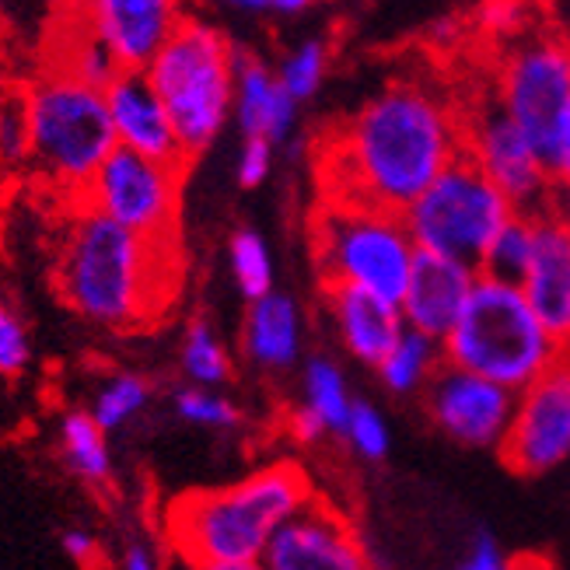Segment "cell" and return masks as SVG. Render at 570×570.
Here are the masks:
<instances>
[{"label":"cell","mask_w":570,"mask_h":570,"mask_svg":"<svg viewBox=\"0 0 570 570\" xmlns=\"http://www.w3.org/2000/svg\"><path fill=\"white\" fill-rule=\"evenodd\" d=\"M462 155V112L449 98L420 81H392L322 140L315 171L322 200L406 214Z\"/></svg>","instance_id":"obj_1"},{"label":"cell","mask_w":570,"mask_h":570,"mask_svg":"<svg viewBox=\"0 0 570 570\" xmlns=\"http://www.w3.org/2000/svg\"><path fill=\"white\" fill-rule=\"evenodd\" d=\"M176 238H144L78 207L60 235L53 284L67 308L102 330H134L176 287Z\"/></svg>","instance_id":"obj_2"},{"label":"cell","mask_w":570,"mask_h":570,"mask_svg":"<svg viewBox=\"0 0 570 570\" xmlns=\"http://www.w3.org/2000/svg\"><path fill=\"white\" fill-rule=\"evenodd\" d=\"M315 498L297 462H274L232 487L186 493L168 508V547L189 570L235 560H263L269 539Z\"/></svg>","instance_id":"obj_3"},{"label":"cell","mask_w":570,"mask_h":570,"mask_svg":"<svg viewBox=\"0 0 570 570\" xmlns=\"http://www.w3.org/2000/svg\"><path fill=\"white\" fill-rule=\"evenodd\" d=\"M444 361L498 382L511 392L529 389L563 354V346L542 326L518 284L483 277L473 297L444 336Z\"/></svg>","instance_id":"obj_4"},{"label":"cell","mask_w":570,"mask_h":570,"mask_svg":"<svg viewBox=\"0 0 570 570\" xmlns=\"http://www.w3.org/2000/svg\"><path fill=\"white\" fill-rule=\"evenodd\" d=\"M235 57L238 49L225 32L210 21L186 18L144 70L176 122L189 161L210 151L235 119Z\"/></svg>","instance_id":"obj_5"},{"label":"cell","mask_w":570,"mask_h":570,"mask_svg":"<svg viewBox=\"0 0 570 570\" xmlns=\"http://www.w3.org/2000/svg\"><path fill=\"white\" fill-rule=\"evenodd\" d=\"M24 106H29L32 130L29 165L53 189L81 196L95 171L119 147L106 91L46 67L24 88Z\"/></svg>","instance_id":"obj_6"},{"label":"cell","mask_w":570,"mask_h":570,"mask_svg":"<svg viewBox=\"0 0 570 570\" xmlns=\"http://www.w3.org/2000/svg\"><path fill=\"white\" fill-rule=\"evenodd\" d=\"M416 253L420 249L403 214L340 200H318L312 214V256L318 287H361L400 305Z\"/></svg>","instance_id":"obj_7"},{"label":"cell","mask_w":570,"mask_h":570,"mask_svg":"<svg viewBox=\"0 0 570 570\" xmlns=\"http://www.w3.org/2000/svg\"><path fill=\"white\" fill-rule=\"evenodd\" d=\"M514 214L522 210H514L508 196L483 176V168L462 155L416 196L403 220L420 253L462 259L480 269L490 242Z\"/></svg>","instance_id":"obj_8"},{"label":"cell","mask_w":570,"mask_h":570,"mask_svg":"<svg viewBox=\"0 0 570 570\" xmlns=\"http://www.w3.org/2000/svg\"><path fill=\"white\" fill-rule=\"evenodd\" d=\"M498 102L547 161L570 109V39L547 29L518 36L501 60Z\"/></svg>","instance_id":"obj_9"},{"label":"cell","mask_w":570,"mask_h":570,"mask_svg":"<svg viewBox=\"0 0 570 570\" xmlns=\"http://www.w3.org/2000/svg\"><path fill=\"white\" fill-rule=\"evenodd\" d=\"M183 171V165H165L116 147L78 200L144 238H176Z\"/></svg>","instance_id":"obj_10"},{"label":"cell","mask_w":570,"mask_h":570,"mask_svg":"<svg viewBox=\"0 0 570 570\" xmlns=\"http://www.w3.org/2000/svg\"><path fill=\"white\" fill-rule=\"evenodd\" d=\"M465 158L483 168V176L498 186L514 210L547 214L553 200V176L535 144L514 127V119L501 109L498 95L487 106L462 116Z\"/></svg>","instance_id":"obj_11"},{"label":"cell","mask_w":570,"mask_h":570,"mask_svg":"<svg viewBox=\"0 0 570 570\" xmlns=\"http://www.w3.org/2000/svg\"><path fill=\"white\" fill-rule=\"evenodd\" d=\"M501 459L518 476H547L570 462V351L529 389L518 392V406Z\"/></svg>","instance_id":"obj_12"},{"label":"cell","mask_w":570,"mask_h":570,"mask_svg":"<svg viewBox=\"0 0 570 570\" xmlns=\"http://www.w3.org/2000/svg\"><path fill=\"white\" fill-rule=\"evenodd\" d=\"M518 406V392L444 361L424 392L431 424L462 449L501 452Z\"/></svg>","instance_id":"obj_13"},{"label":"cell","mask_w":570,"mask_h":570,"mask_svg":"<svg viewBox=\"0 0 570 570\" xmlns=\"http://www.w3.org/2000/svg\"><path fill=\"white\" fill-rule=\"evenodd\" d=\"M70 18L102 39L122 70H147L189 14L186 0H70Z\"/></svg>","instance_id":"obj_14"},{"label":"cell","mask_w":570,"mask_h":570,"mask_svg":"<svg viewBox=\"0 0 570 570\" xmlns=\"http://www.w3.org/2000/svg\"><path fill=\"white\" fill-rule=\"evenodd\" d=\"M266 570H375L361 535L333 504L312 498L277 529L263 553Z\"/></svg>","instance_id":"obj_15"},{"label":"cell","mask_w":570,"mask_h":570,"mask_svg":"<svg viewBox=\"0 0 570 570\" xmlns=\"http://www.w3.org/2000/svg\"><path fill=\"white\" fill-rule=\"evenodd\" d=\"M106 106L119 147L165 165H189L176 122L144 70H119V78L106 88Z\"/></svg>","instance_id":"obj_16"},{"label":"cell","mask_w":570,"mask_h":570,"mask_svg":"<svg viewBox=\"0 0 570 570\" xmlns=\"http://www.w3.org/2000/svg\"><path fill=\"white\" fill-rule=\"evenodd\" d=\"M476 281H480L476 266L438 256V253H416L406 294L400 302L406 330H416L444 343V336H449L455 330V322L462 318L469 297H473Z\"/></svg>","instance_id":"obj_17"},{"label":"cell","mask_w":570,"mask_h":570,"mask_svg":"<svg viewBox=\"0 0 570 570\" xmlns=\"http://www.w3.org/2000/svg\"><path fill=\"white\" fill-rule=\"evenodd\" d=\"M322 308H326L330 326L346 357L371 371L382 364L395 340L406 333L400 305L385 302L379 294H367L361 287L322 284Z\"/></svg>","instance_id":"obj_18"},{"label":"cell","mask_w":570,"mask_h":570,"mask_svg":"<svg viewBox=\"0 0 570 570\" xmlns=\"http://www.w3.org/2000/svg\"><path fill=\"white\" fill-rule=\"evenodd\" d=\"M518 287L550 336L570 351V235L553 214L535 220V256Z\"/></svg>","instance_id":"obj_19"},{"label":"cell","mask_w":570,"mask_h":570,"mask_svg":"<svg viewBox=\"0 0 570 570\" xmlns=\"http://www.w3.org/2000/svg\"><path fill=\"white\" fill-rule=\"evenodd\" d=\"M242 354L266 375H284L305 354V312L291 294L274 291L249 302L242 322Z\"/></svg>","instance_id":"obj_20"},{"label":"cell","mask_w":570,"mask_h":570,"mask_svg":"<svg viewBox=\"0 0 570 570\" xmlns=\"http://www.w3.org/2000/svg\"><path fill=\"white\" fill-rule=\"evenodd\" d=\"M235 122L242 137L287 140L297 122V102L281 85L277 70L263 63L256 53L235 57Z\"/></svg>","instance_id":"obj_21"},{"label":"cell","mask_w":570,"mask_h":570,"mask_svg":"<svg viewBox=\"0 0 570 570\" xmlns=\"http://www.w3.org/2000/svg\"><path fill=\"white\" fill-rule=\"evenodd\" d=\"M444 367V346L441 340H431L416 330H406L400 340H395L392 351L382 357V364L375 367V375L382 382V389L389 395H424L428 385L438 379V371Z\"/></svg>","instance_id":"obj_22"},{"label":"cell","mask_w":570,"mask_h":570,"mask_svg":"<svg viewBox=\"0 0 570 570\" xmlns=\"http://www.w3.org/2000/svg\"><path fill=\"white\" fill-rule=\"evenodd\" d=\"M60 459L73 480L88 487H106L112 480L109 434L98 428L91 410H70L60 420Z\"/></svg>","instance_id":"obj_23"},{"label":"cell","mask_w":570,"mask_h":570,"mask_svg":"<svg viewBox=\"0 0 570 570\" xmlns=\"http://www.w3.org/2000/svg\"><path fill=\"white\" fill-rule=\"evenodd\" d=\"M354 392L346 382L343 367L330 354H312L302 367V406H308L322 424L330 428V434H343L346 420L354 410Z\"/></svg>","instance_id":"obj_24"},{"label":"cell","mask_w":570,"mask_h":570,"mask_svg":"<svg viewBox=\"0 0 570 570\" xmlns=\"http://www.w3.org/2000/svg\"><path fill=\"white\" fill-rule=\"evenodd\" d=\"M53 70H63L70 73V78H78L91 88H109L116 78H119V63L116 57L106 49V42L91 36L81 21H73L63 29V42L57 46V53H53V63H49Z\"/></svg>","instance_id":"obj_25"},{"label":"cell","mask_w":570,"mask_h":570,"mask_svg":"<svg viewBox=\"0 0 570 570\" xmlns=\"http://www.w3.org/2000/svg\"><path fill=\"white\" fill-rule=\"evenodd\" d=\"M228 269L245 302H259V297L277 291L274 253H269V242L256 228H238L228 238Z\"/></svg>","instance_id":"obj_26"},{"label":"cell","mask_w":570,"mask_h":570,"mask_svg":"<svg viewBox=\"0 0 570 570\" xmlns=\"http://www.w3.org/2000/svg\"><path fill=\"white\" fill-rule=\"evenodd\" d=\"M179 364H183V375L189 385L220 389L232 379V354L207 318H193L186 326Z\"/></svg>","instance_id":"obj_27"},{"label":"cell","mask_w":570,"mask_h":570,"mask_svg":"<svg viewBox=\"0 0 570 570\" xmlns=\"http://www.w3.org/2000/svg\"><path fill=\"white\" fill-rule=\"evenodd\" d=\"M535 220L539 214H514L508 225L490 242V249L480 263V274L493 281L522 284L529 263L535 256Z\"/></svg>","instance_id":"obj_28"},{"label":"cell","mask_w":570,"mask_h":570,"mask_svg":"<svg viewBox=\"0 0 570 570\" xmlns=\"http://www.w3.org/2000/svg\"><path fill=\"white\" fill-rule=\"evenodd\" d=\"M151 406V382L137 371H119L102 389L95 392L91 416L98 420V428L106 434H116Z\"/></svg>","instance_id":"obj_29"},{"label":"cell","mask_w":570,"mask_h":570,"mask_svg":"<svg viewBox=\"0 0 570 570\" xmlns=\"http://www.w3.org/2000/svg\"><path fill=\"white\" fill-rule=\"evenodd\" d=\"M171 410L189 428L200 431H235L242 424V410L235 400H228L220 389H204V385H183L171 392Z\"/></svg>","instance_id":"obj_30"},{"label":"cell","mask_w":570,"mask_h":570,"mask_svg":"<svg viewBox=\"0 0 570 570\" xmlns=\"http://www.w3.org/2000/svg\"><path fill=\"white\" fill-rule=\"evenodd\" d=\"M326 73H330V49L322 39H305V42L291 46L284 60L277 63V78L297 106L322 91Z\"/></svg>","instance_id":"obj_31"},{"label":"cell","mask_w":570,"mask_h":570,"mask_svg":"<svg viewBox=\"0 0 570 570\" xmlns=\"http://www.w3.org/2000/svg\"><path fill=\"white\" fill-rule=\"evenodd\" d=\"M340 438L346 441V449H351L364 462H385L389 449H392L389 420H385V413L375 403H367V400L354 403L351 420H346V428H343Z\"/></svg>","instance_id":"obj_32"},{"label":"cell","mask_w":570,"mask_h":570,"mask_svg":"<svg viewBox=\"0 0 570 570\" xmlns=\"http://www.w3.org/2000/svg\"><path fill=\"white\" fill-rule=\"evenodd\" d=\"M32 130H29V106L24 91L0 95V165H29Z\"/></svg>","instance_id":"obj_33"},{"label":"cell","mask_w":570,"mask_h":570,"mask_svg":"<svg viewBox=\"0 0 570 570\" xmlns=\"http://www.w3.org/2000/svg\"><path fill=\"white\" fill-rule=\"evenodd\" d=\"M32 364V340L21 315L0 294V379H18Z\"/></svg>","instance_id":"obj_34"},{"label":"cell","mask_w":570,"mask_h":570,"mask_svg":"<svg viewBox=\"0 0 570 570\" xmlns=\"http://www.w3.org/2000/svg\"><path fill=\"white\" fill-rule=\"evenodd\" d=\"M277 161V144L263 137H242L238 158H235V179L242 189H259L269 176H274Z\"/></svg>","instance_id":"obj_35"},{"label":"cell","mask_w":570,"mask_h":570,"mask_svg":"<svg viewBox=\"0 0 570 570\" xmlns=\"http://www.w3.org/2000/svg\"><path fill=\"white\" fill-rule=\"evenodd\" d=\"M452 570H518L508 553L501 550V542L490 532H476L473 547L465 550V557L452 567Z\"/></svg>","instance_id":"obj_36"},{"label":"cell","mask_w":570,"mask_h":570,"mask_svg":"<svg viewBox=\"0 0 570 570\" xmlns=\"http://www.w3.org/2000/svg\"><path fill=\"white\" fill-rule=\"evenodd\" d=\"M60 550L85 570H98L106 563V553H102V547H98V539L85 529H67L60 535Z\"/></svg>","instance_id":"obj_37"},{"label":"cell","mask_w":570,"mask_h":570,"mask_svg":"<svg viewBox=\"0 0 570 570\" xmlns=\"http://www.w3.org/2000/svg\"><path fill=\"white\" fill-rule=\"evenodd\" d=\"M287 434H291L294 444H305V449H312V444L333 438L330 428L322 424V420H318L308 406H294V410L287 413Z\"/></svg>","instance_id":"obj_38"},{"label":"cell","mask_w":570,"mask_h":570,"mask_svg":"<svg viewBox=\"0 0 570 570\" xmlns=\"http://www.w3.org/2000/svg\"><path fill=\"white\" fill-rule=\"evenodd\" d=\"M119 570H165V563H161V553L155 542L130 539L119 553Z\"/></svg>","instance_id":"obj_39"},{"label":"cell","mask_w":570,"mask_h":570,"mask_svg":"<svg viewBox=\"0 0 570 570\" xmlns=\"http://www.w3.org/2000/svg\"><path fill=\"white\" fill-rule=\"evenodd\" d=\"M547 168H550V176L553 183H570V109L560 122V130H557V140L550 147V158H547Z\"/></svg>","instance_id":"obj_40"},{"label":"cell","mask_w":570,"mask_h":570,"mask_svg":"<svg viewBox=\"0 0 570 570\" xmlns=\"http://www.w3.org/2000/svg\"><path fill=\"white\" fill-rule=\"evenodd\" d=\"M547 214H553L560 225H563V232L570 235V183H557V189H553V200H550V210Z\"/></svg>","instance_id":"obj_41"},{"label":"cell","mask_w":570,"mask_h":570,"mask_svg":"<svg viewBox=\"0 0 570 570\" xmlns=\"http://www.w3.org/2000/svg\"><path fill=\"white\" fill-rule=\"evenodd\" d=\"M315 0H269V11L274 14H284V18H294V14H305Z\"/></svg>","instance_id":"obj_42"},{"label":"cell","mask_w":570,"mask_h":570,"mask_svg":"<svg viewBox=\"0 0 570 570\" xmlns=\"http://www.w3.org/2000/svg\"><path fill=\"white\" fill-rule=\"evenodd\" d=\"M225 8H232V11H242V14H263V11H269V0H220Z\"/></svg>","instance_id":"obj_43"},{"label":"cell","mask_w":570,"mask_h":570,"mask_svg":"<svg viewBox=\"0 0 570 570\" xmlns=\"http://www.w3.org/2000/svg\"><path fill=\"white\" fill-rule=\"evenodd\" d=\"M196 570H266L263 560H235V563H210V567H196Z\"/></svg>","instance_id":"obj_44"}]
</instances>
